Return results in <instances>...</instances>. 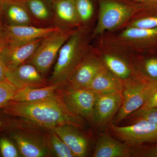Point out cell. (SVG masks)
I'll use <instances>...</instances> for the list:
<instances>
[{
  "label": "cell",
  "instance_id": "obj_36",
  "mask_svg": "<svg viewBox=\"0 0 157 157\" xmlns=\"http://www.w3.org/2000/svg\"><path fill=\"white\" fill-rule=\"evenodd\" d=\"M1 126H2V123L0 122V127H1Z\"/></svg>",
  "mask_w": 157,
  "mask_h": 157
},
{
  "label": "cell",
  "instance_id": "obj_16",
  "mask_svg": "<svg viewBox=\"0 0 157 157\" xmlns=\"http://www.w3.org/2000/svg\"><path fill=\"white\" fill-rule=\"evenodd\" d=\"M3 20L4 25L36 26L24 2L21 0H7Z\"/></svg>",
  "mask_w": 157,
  "mask_h": 157
},
{
  "label": "cell",
  "instance_id": "obj_7",
  "mask_svg": "<svg viewBox=\"0 0 157 157\" xmlns=\"http://www.w3.org/2000/svg\"><path fill=\"white\" fill-rule=\"evenodd\" d=\"M147 82L137 76L124 81L122 104L109 124H119L143 106Z\"/></svg>",
  "mask_w": 157,
  "mask_h": 157
},
{
  "label": "cell",
  "instance_id": "obj_3",
  "mask_svg": "<svg viewBox=\"0 0 157 157\" xmlns=\"http://www.w3.org/2000/svg\"><path fill=\"white\" fill-rule=\"evenodd\" d=\"M98 22L91 35V39L118 28L140 12L135 6L115 0H100Z\"/></svg>",
  "mask_w": 157,
  "mask_h": 157
},
{
  "label": "cell",
  "instance_id": "obj_13",
  "mask_svg": "<svg viewBox=\"0 0 157 157\" xmlns=\"http://www.w3.org/2000/svg\"><path fill=\"white\" fill-rule=\"evenodd\" d=\"M53 26L61 30L79 27L74 0H51Z\"/></svg>",
  "mask_w": 157,
  "mask_h": 157
},
{
  "label": "cell",
  "instance_id": "obj_14",
  "mask_svg": "<svg viewBox=\"0 0 157 157\" xmlns=\"http://www.w3.org/2000/svg\"><path fill=\"white\" fill-rule=\"evenodd\" d=\"M121 42L140 50L157 48V28L144 29L128 27L119 34Z\"/></svg>",
  "mask_w": 157,
  "mask_h": 157
},
{
  "label": "cell",
  "instance_id": "obj_15",
  "mask_svg": "<svg viewBox=\"0 0 157 157\" xmlns=\"http://www.w3.org/2000/svg\"><path fill=\"white\" fill-rule=\"evenodd\" d=\"M67 144L75 157H85L89 150V141L78 128L68 125L58 126L50 128Z\"/></svg>",
  "mask_w": 157,
  "mask_h": 157
},
{
  "label": "cell",
  "instance_id": "obj_24",
  "mask_svg": "<svg viewBox=\"0 0 157 157\" xmlns=\"http://www.w3.org/2000/svg\"><path fill=\"white\" fill-rule=\"evenodd\" d=\"M75 8L79 22V27L89 31V26L91 22L94 8L92 0H74Z\"/></svg>",
  "mask_w": 157,
  "mask_h": 157
},
{
  "label": "cell",
  "instance_id": "obj_22",
  "mask_svg": "<svg viewBox=\"0 0 157 157\" xmlns=\"http://www.w3.org/2000/svg\"><path fill=\"white\" fill-rule=\"evenodd\" d=\"M13 138L24 157H42L48 155V149L45 145L26 135L14 134Z\"/></svg>",
  "mask_w": 157,
  "mask_h": 157
},
{
  "label": "cell",
  "instance_id": "obj_37",
  "mask_svg": "<svg viewBox=\"0 0 157 157\" xmlns=\"http://www.w3.org/2000/svg\"><path fill=\"white\" fill-rule=\"evenodd\" d=\"M21 1H25V0H21Z\"/></svg>",
  "mask_w": 157,
  "mask_h": 157
},
{
  "label": "cell",
  "instance_id": "obj_18",
  "mask_svg": "<svg viewBox=\"0 0 157 157\" xmlns=\"http://www.w3.org/2000/svg\"><path fill=\"white\" fill-rule=\"evenodd\" d=\"M100 59L104 67L120 79L124 81L137 76L135 67L123 57L112 52L102 54Z\"/></svg>",
  "mask_w": 157,
  "mask_h": 157
},
{
  "label": "cell",
  "instance_id": "obj_6",
  "mask_svg": "<svg viewBox=\"0 0 157 157\" xmlns=\"http://www.w3.org/2000/svg\"><path fill=\"white\" fill-rule=\"evenodd\" d=\"M59 92L71 113L93 122L97 93L86 88H73L67 83L59 89Z\"/></svg>",
  "mask_w": 157,
  "mask_h": 157
},
{
  "label": "cell",
  "instance_id": "obj_11",
  "mask_svg": "<svg viewBox=\"0 0 157 157\" xmlns=\"http://www.w3.org/2000/svg\"><path fill=\"white\" fill-rule=\"evenodd\" d=\"M42 39L26 42H7L2 55L7 70H12L29 60Z\"/></svg>",
  "mask_w": 157,
  "mask_h": 157
},
{
  "label": "cell",
  "instance_id": "obj_33",
  "mask_svg": "<svg viewBox=\"0 0 157 157\" xmlns=\"http://www.w3.org/2000/svg\"><path fill=\"white\" fill-rule=\"evenodd\" d=\"M141 155L145 157H157V144L144 151V154H142Z\"/></svg>",
  "mask_w": 157,
  "mask_h": 157
},
{
  "label": "cell",
  "instance_id": "obj_23",
  "mask_svg": "<svg viewBox=\"0 0 157 157\" xmlns=\"http://www.w3.org/2000/svg\"><path fill=\"white\" fill-rule=\"evenodd\" d=\"M135 68L139 78L147 82L157 81V56L144 59Z\"/></svg>",
  "mask_w": 157,
  "mask_h": 157
},
{
  "label": "cell",
  "instance_id": "obj_10",
  "mask_svg": "<svg viewBox=\"0 0 157 157\" xmlns=\"http://www.w3.org/2000/svg\"><path fill=\"white\" fill-rule=\"evenodd\" d=\"M6 79L18 89L40 88L50 84L49 80L46 79L33 65L29 63L7 70Z\"/></svg>",
  "mask_w": 157,
  "mask_h": 157
},
{
  "label": "cell",
  "instance_id": "obj_5",
  "mask_svg": "<svg viewBox=\"0 0 157 157\" xmlns=\"http://www.w3.org/2000/svg\"><path fill=\"white\" fill-rule=\"evenodd\" d=\"M109 131L129 147L157 144V124L148 121H135L129 125L109 124Z\"/></svg>",
  "mask_w": 157,
  "mask_h": 157
},
{
  "label": "cell",
  "instance_id": "obj_31",
  "mask_svg": "<svg viewBox=\"0 0 157 157\" xmlns=\"http://www.w3.org/2000/svg\"><path fill=\"white\" fill-rule=\"evenodd\" d=\"M0 150L3 157L18 156V153L17 149L11 142L6 138L0 139Z\"/></svg>",
  "mask_w": 157,
  "mask_h": 157
},
{
  "label": "cell",
  "instance_id": "obj_12",
  "mask_svg": "<svg viewBox=\"0 0 157 157\" xmlns=\"http://www.w3.org/2000/svg\"><path fill=\"white\" fill-rule=\"evenodd\" d=\"M4 36L7 42H29L42 39L55 32L61 30L55 27L42 28L34 25H4Z\"/></svg>",
  "mask_w": 157,
  "mask_h": 157
},
{
  "label": "cell",
  "instance_id": "obj_35",
  "mask_svg": "<svg viewBox=\"0 0 157 157\" xmlns=\"http://www.w3.org/2000/svg\"><path fill=\"white\" fill-rule=\"evenodd\" d=\"M5 39L4 32H3V27H0V39Z\"/></svg>",
  "mask_w": 157,
  "mask_h": 157
},
{
  "label": "cell",
  "instance_id": "obj_19",
  "mask_svg": "<svg viewBox=\"0 0 157 157\" xmlns=\"http://www.w3.org/2000/svg\"><path fill=\"white\" fill-rule=\"evenodd\" d=\"M23 2L35 25L42 28L54 27L51 0H25Z\"/></svg>",
  "mask_w": 157,
  "mask_h": 157
},
{
  "label": "cell",
  "instance_id": "obj_21",
  "mask_svg": "<svg viewBox=\"0 0 157 157\" xmlns=\"http://www.w3.org/2000/svg\"><path fill=\"white\" fill-rule=\"evenodd\" d=\"M64 84L56 83L40 88H25L18 89L11 101L30 102L43 100L56 94Z\"/></svg>",
  "mask_w": 157,
  "mask_h": 157
},
{
  "label": "cell",
  "instance_id": "obj_2",
  "mask_svg": "<svg viewBox=\"0 0 157 157\" xmlns=\"http://www.w3.org/2000/svg\"><path fill=\"white\" fill-rule=\"evenodd\" d=\"M89 31L76 29L60 49L50 84H66L71 73L89 50Z\"/></svg>",
  "mask_w": 157,
  "mask_h": 157
},
{
  "label": "cell",
  "instance_id": "obj_32",
  "mask_svg": "<svg viewBox=\"0 0 157 157\" xmlns=\"http://www.w3.org/2000/svg\"><path fill=\"white\" fill-rule=\"evenodd\" d=\"M7 41L6 39H0V82L6 79L7 69L2 57V51L5 47Z\"/></svg>",
  "mask_w": 157,
  "mask_h": 157
},
{
  "label": "cell",
  "instance_id": "obj_1",
  "mask_svg": "<svg viewBox=\"0 0 157 157\" xmlns=\"http://www.w3.org/2000/svg\"><path fill=\"white\" fill-rule=\"evenodd\" d=\"M3 109L6 114L27 119L50 128L63 125L80 128L84 125L82 119L68 110L59 90L56 94L40 101L30 102L9 101L3 107Z\"/></svg>",
  "mask_w": 157,
  "mask_h": 157
},
{
  "label": "cell",
  "instance_id": "obj_20",
  "mask_svg": "<svg viewBox=\"0 0 157 157\" xmlns=\"http://www.w3.org/2000/svg\"><path fill=\"white\" fill-rule=\"evenodd\" d=\"M123 86V80L104 67L97 73L86 89L96 93L107 91L121 92Z\"/></svg>",
  "mask_w": 157,
  "mask_h": 157
},
{
  "label": "cell",
  "instance_id": "obj_17",
  "mask_svg": "<svg viewBox=\"0 0 157 157\" xmlns=\"http://www.w3.org/2000/svg\"><path fill=\"white\" fill-rule=\"evenodd\" d=\"M132 155L130 147L108 134H104L98 138L93 157H129Z\"/></svg>",
  "mask_w": 157,
  "mask_h": 157
},
{
  "label": "cell",
  "instance_id": "obj_34",
  "mask_svg": "<svg viewBox=\"0 0 157 157\" xmlns=\"http://www.w3.org/2000/svg\"><path fill=\"white\" fill-rule=\"evenodd\" d=\"M7 0H0V27H3V13H4V7Z\"/></svg>",
  "mask_w": 157,
  "mask_h": 157
},
{
  "label": "cell",
  "instance_id": "obj_26",
  "mask_svg": "<svg viewBox=\"0 0 157 157\" xmlns=\"http://www.w3.org/2000/svg\"><path fill=\"white\" fill-rule=\"evenodd\" d=\"M126 119L132 123L135 121L144 120L157 124V107H140Z\"/></svg>",
  "mask_w": 157,
  "mask_h": 157
},
{
  "label": "cell",
  "instance_id": "obj_9",
  "mask_svg": "<svg viewBox=\"0 0 157 157\" xmlns=\"http://www.w3.org/2000/svg\"><path fill=\"white\" fill-rule=\"evenodd\" d=\"M104 66L90 48L67 81L68 86L73 88H86L97 73Z\"/></svg>",
  "mask_w": 157,
  "mask_h": 157
},
{
  "label": "cell",
  "instance_id": "obj_27",
  "mask_svg": "<svg viewBox=\"0 0 157 157\" xmlns=\"http://www.w3.org/2000/svg\"><path fill=\"white\" fill-rule=\"evenodd\" d=\"M17 90L7 79L0 82V109L11 101Z\"/></svg>",
  "mask_w": 157,
  "mask_h": 157
},
{
  "label": "cell",
  "instance_id": "obj_8",
  "mask_svg": "<svg viewBox=\"0 0 157 157\" xmlns=\"http://www.w3.org/2000/svg\"><path fill=\"white\" fill-rule=\"evenodd\" d=\"M123 101L121 92L97 93L92 123L98 126L110 123L121 107Z\"/></svg>",
  "mask_w": 157,
  "mask_h": 157
},
{
  "label": "cell",
  "instance_id": "obj_30",
  "mask_svg": "<svg viewBox=\"0 0 157 157\" xmlns=\"http://www.w3.org/2000/svg\"><path fill=\"white\" fill-rule=\"evenodd\" d=\"M134 3L144 14L157 15V0H126Z\"/></svg>",
  "mask_w": 157,
  "mask_h": 157
},
{
  "label": "cell",
  "instance_id": "obj_29",
  "mask_svg": "<svg viewBox=\"0 0 157 157\" xmlns=\"http://www.w3.org/2000/svg\"><path fill=\"white\" fill-rule=\"evenodd\" d=\"M128 27L151 29L157 28V15H147L133 21Z\"/></svg>",
  "mask_w": 157,
  "mask_h": 157
},
{
  "label": "cell",
  "instance_id": "obj_25",
  "mask_svg": "<svg viewBox=\"0 0 157 157\" xmlns=\"http://www.w3.org/2000/svg\"><path fill=\"white\" fill-rule=\"evenodd\" d=\"M50 143L54 152L57 157H75L73 151L56 133L52 131L50 133Z\"/></svg>",
  "mask_w": 157,
  "mask_h": 157
},
{
  "label": "cell",
  "instance_id": "obj_4",
  "mask_svg": "<svg viewBox=\"0 0 157 157\" xmlns=\"http://www.w3.org/2000/svg\"><path fill=\"white\" fill-rule=\"evenodd\" d=\"M76 29L57 31L43 38L33 55L26 63L33 65L45 76L56 63L62 46Z\"/></svg>",
  "mask_w": 157,
  "mask_h": 157
},
{
  "label": "cell",
  "instance_id": "obj_28",
  "mask_svg": "<svg viewBox=\"0 0 157 157\" xmlns=\"http://www.w3.org/2000/svg\"><path fill=\"white\" fill-rule=\"evenodd\" d=\"M142 107H157V81L147 82L144 103Z\"/></svg>",
  "mask_w": 157,
  "mask_h": 157
}]
</instances>
